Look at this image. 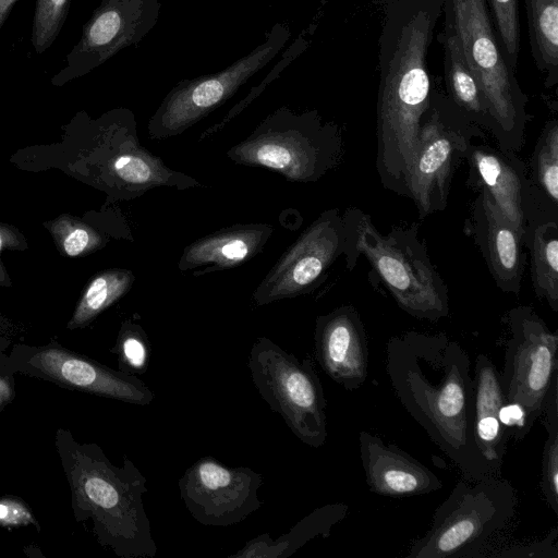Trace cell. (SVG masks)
Instances as JSON below:
<instances>
[{"label": "cell", "mask_w": 558, "mask_h": 558, "mask_svg": "<svg viewBox=\"0 0 558 558\" xmlns=\"http://www.w3.org/2000/svg\"><path fill=\"white\" fill-rule=\"evenodd\" d=\"M386 371L399 402L463 477L492 476L474 439V383L466 351L445 332L391 337Z\"/></svg>", "instance_id": "1"}, {"label": "cell", "mask_w": 558, "mask_h": 558, "mask_svg": "<svg viewBox=\"0 0 558 558\" xmlns=\"http://www.w3.org/2000/svg\"><path fill=\"white\" fill-rule=\"evenodd\" d=\"M446 0H389L379 37L378 175L405 178L414 160L432 84L427 53Z\"/></svg>", "instance_id": "2"}, {"label": "cell", "mask_w": 558, "mask_h": 558, "mask_svg": "<svg viewBox=\"0 0 558 558\" xmlns=\"http://www.w3.org/2000/svg\"><path fill=\"white\" fill-rule=\"evenodd\" d=\"M54 446L71 493L77 523L92 521L96 541L120 558H153L157 546L144 506L146 477L126 456L117 466L104 450L77 441L59 427Z\"/></svg>", "instance_id": "3"}, {"label": "cell", "mask_w": 558, "mask_h": 558, "mask_svg": "<svg viewBox=\"0 0 558 558\" xmlns=\"http://www.w3.org/2000/svg\"><path fill=\"white\" fill-rule=\"evenodd\" d=\"M344 215L350 230L344 257L350 270L363 254L402 311L429 322L448 316V289L420 238L417 223L384 234L361 209L351 207Z\"/></svg>", "instance_id": "4"}, {"label": "cell", "mask_w": 558, "mask_h": 558, "mask_svg": "<svg viewBox=\"0 0 558 558\" xmlns=\"http://www.w3.org/2000/svg\"><path fill=\"white\" fill-rule=\"evenodd\" d=\"M340 128L317 110L294 112L282 106L243 141L227 150L238 165L264 167L292 182H316L342 159Z\"/></svg>", "instance_id": "5"}, {"label": "cell", "mask_w": 558, "mask_h": 558, "mask_svg": "<svg viewBox=\"0 0 558 558\" xmlns=\"http://www.w3.org/2000/svg\"><path fill=\"white\" fill-rule=\"evenodd\" d=\"M518 498L509 481L460 480L433 515L430 527L411 545L408 558H478L512 522Z\"/></svg>", "instance_id": "6"}, {"label": "cell", "mask_w": 558, "mask_h": 558, "mask_svg": "<svg viewBox=\"0 0 558 558\" xmlns=\"http://www.w3.org/2000/svg\"><path fill=\"white\" fill-rule=\"evenodd\" d=\"M442 12L483 90L496 125L497 146L517 154L525 143L527 97L500 50L486 0H446Z\"/></svg>", "instance_id": "7"}, {"label": "cell", "mask_w": 558, "mask_h": 558, "mask_svg": "<svg viewBox=\"0 0 558 558\" xmlns=\"http://www.w3.org/2000/svg\"><path fill=\"white\" fill-rule=\"evenodd\" d=\"M485 135L447 95L432 87L405 181V196L415 204L420 219L447 207L453 175L470 144Z\"/></svg>", "instance_id": "8"}, {"label": "cell", "mask_w": 558, "mask_h": 558, "mask_svg": "<svg viewBox=\"0 0 558 558\" xmlns=\"http://www.w3.org/2000/svg\"><path fill=\"white\" fill-rule=\"evenodd\" d=\"M252 381L272 412L281 415L294 436L319 448L327 439L326 399L314 361H300L271 339L258 337L250 351Z\"/></svg>", "instance_id": "9"}, {"label": "cell", "mask_w": 558, "mask_h": 558, "mask_svg": "<svg viewBox=\"0 0 558 558\" xmlns=\"http://www.w3.org/2000/svg\"><path fill=\"white\" fill-rule=\"evenodd\" d=\"M291 36L289 26L276 23L264 43L229 66L207 75L185 78L173 86L148 121V136L165 140L182 134L231 98L268 64Z\"/></svg>", "instance_id": "10"}, {"label": "cell", "mask_w": 558, "mask_h": 558, "mask_svg": "<svg viewBox=\"0 0 558 558\" xmlns=\"http://www.w3.org/2000/svg\"><path fill=\"white\" fill-rule=\"evenodd\" d=\"M505 320L510 338L500 372L502 389L508 402L524 410L532 428L558 381V333L527 305L509 310Z\"/></svg>", "instance_id": "11"}, {"label": "cell", "mask_w": 558, "mask_h": 558, "mask_svg": "<svg viewBox=\"0 0 558 558\" xmlns=\"http://www.w3.org/2000/svg\"><path fill=\"white\" fill-rule=\"evenodd\" d=\"M350 242L344 213H322L283 252L253 293L256 305H267L315 290L329 268L345 255Z\"/></svg>", "instance_id": "12"}, {"label": "cell", "mask_w": 558, "mask_h": 558, "mask_svg": "<svg viewBox=\"0 0 558 558\" xmlns=\"http://www.w3.org/2000/svg\"><path fill=\"white\" fill-rule=\"evenodd\" d=\"M8 364L16 374L58 386L137 405H148L155 393L137 376L110 368L57 342L15 345Z\"/></svg>", "instance_id": "13"}, {"label": "cell", "mask_w": 558, "mask_h": 558, "mask_svg": "<svg viewBox=\"0 0 558 558\" xmlns=\"http://www.w3.org/2000/svg\"><path fill=\"white\" fill-rule=\"evenodd\" d=\"M263 476L246 466L231 468L203 457L185 470L179 492L191 515L206 526H228L244 521L263 502Z\"/></svg>", "instance_id": "14"}, {"label": "cell", "mask_w": 558, "mask_h": 558, "mask_svg": "<svg viewBox=\"0 0 558 558\" xmlns=\"http://www.w3.org/2000/svg\"><path fill=\"white\" fill-rule=\"evenodd\" d=\"M464 160L469 167L468 185L485 191L523 240L531 225L549 220L536 203L527 165L515 153L472 142Z\"/></svg>", "instance_id": "15"}, {"label": "cell", "mask_w": 558, "mask_h": 558, "mask_svg": "<svg viewBox=\"0 0 558 558\" xmlns=\"http://www.w3.org/2000/svg\"><path fill=\"white\" fill-rule=\"evenodd\" d=\"M160 11L159 0H101L74 48L76 68L88 72L120 50L138 45L155 27Z\"/></svg>", "instance_id": "16"}, {"label": "cell", "mask_w": 558, "mask_h": 558, "mask_svg": "<svg viewBox=\"0 0 558 558\" xmlns=\"http://www.w3.org/2000/svg\"><path fill=\"white\" fill-rule=\"evenodd\" d=\"M463 231L478 247L496 286L518 295L525 268L523 239L485 191H477Z\"/></svg>", "instance_id": "17"}, {"label": "cell", "mask_w": 558, "mask_h": 558, "mask_svg": "<svg viewBox=\"0 0 558 558\" xmlns=\"http://www.w3.org/2000/svg\"><path fill=\"white\" fill-rule=\"evenodd\" d=\"M314 347L318 364L335 383L352 391L366 381L367 336L354 306L343 305L317 316Z\"/></svg>", "instance_id": "18"}, {"label": "cell", "mask_w": 558, "mask_h": 558, "mask_svg": "<svg viewBox=\"0 0 558 558\" xmlns=\"http://www.w3.org/2000/svg\"><path fill=\"white\" fill-rule=\"evenodd\" d=\"M359 447L368 489L386 497L429 494L442 487L440 478L422 462L367 430L359 433Z\"/></svg>", "instance_id": "19"}, {"label": "cell", "mask_w": 558, "mask_h": 558, "mask_svg": "<svg viewBox=\"0 0 558 558\" xmlns=\"http://www.w3.org/2000/svg\"><path fill=\"white\" fill-rule=\"evenodd\" d=\"M272 232L268 223H236L217 230L185 246L178 268H202L194 276L234 268L260 253Z\"/></svg>", "instance_id": "20"}, {"label": "cell", "mask_w": 558, "mask_h": 558, "mask_svg": "<svg viewBox=\"0 0 558 558\" xmlns=\"http://www.w3.org/2000/svg\"><path fill=\"white\" fill-rule=\"evenodd\" d=\"M473 383L474 439L490 475L499 476L509 439L500 421L507 399L500 372L485 354L476 356Z\"/></svg>", "instance_id": "21"}, {"label": "cell", "mask_w": 558, "mask_h": 558, "mask_svg": "<svg viewBox=\"0 0 558 558\" xmlns=\"http://www.w3.org/2000/svg\"><path fill=\"white\" fill-rule=\"evenodd\" d=\"M442 46L446 95L474 124L494 137L496 125L487 101L466 63L460 38L447 19L444 23Z\"/></svg>", "instance_id": "22"}, {"label": "cell", "mask_w": 558, "mask_h": 558, "mask_svg": "<svg viewBox=\"0 0 558 558\" xmlns=\"http://www.w3.org/2000/svg\"><path fill=\"white\" fill-rule=\"evenodd\" d=\"M349 511L344 502L328 504L314 509L292 529L272 539L264 533L245 543L232 554V558H286L300 549L314 537H328L333 525L342 521Z\"/></svg>", "instance_id": "23"}, {"label": "cell", "mask_w": 558, "mask_h": 558, "mask_svg": "<svg viewBox=\"0 0 558 558\" xmlns=\"http://www.w3.org/2000/svg\"><path fill=\"white\" fill-rule=\"evenodd\" d=\"M530 251L531 279L538 299L558 311V221H537L524 236Z\"/></svg>", "instance_id": "24"}, {"label": "cell", "mask_w": 558, "mask_h": 558, "mask_svg": "<svg viewBox=\"0 0 558 558\" xmlns=\"http://www.w3.org/2000/svg\"><path fill=\"white\" fill-rule=\"evenodd\" d=\"M529 179L542 214L558 221V120H548L527 165Z\"/></svg>", "instance_id": "25"}, {"label": "cell", "mask_w": 558, "mask_h": 558, "mask_svg": "<svg viewBox=\"0 0 558 558\" xmlns=\"http://www.w3.org/2000/svg\"><path fill=\"white\" fill-rule=\"evenodd\" d=\"M529 40L534 63L545 75L544 85L558 83V0H524Z\"/></svg>", "instance_id": "26"}, {"label": "cell", "mask_w": 558, "mask_h": 558, "mask_svg": "<svg viewBox=\"0 0 558 558\" xmlns=\"http://www.w3.org/2000/svg\"><path fill=\"white\" fill-rule=\"evenodd\" d=\"M135 280L129 269H108L97 274L86 287L75 311L68 323V329L85 327L101 312L129 292Z\"/></svg>", "instance_id": "27"}, {"label": "cell", "mask_w": 558, "mask_h": 558, "mask_svg": "<svg viewBox=\"0 0 558 558\" xmlns=\"http://www.w3.org/2000/svg\"><path fill=\"white\" fill-rule=\"evenodd\" d=\"M544 413L547 437L542 454L539 486L546 504L558 515V381L553 385Z\"/></svg>", "instance_id": "28"}, {"label": "cell", "mask_w": 558, "mask_h": 558, "mask_svg": "<svg viewBox=\"0 0 558 558\" xmlns=\"http://www.w3.org/2000/svg\"><path fill=\"white\" fill-rule=\"evenodd\" d=\"M110 352L117 355L119 371L134 376L146 373L150 344L141 325L132 320L123 322Z\"/></svg>", "instance_id": "29"}, {"label": "cell", "mask_w": 558, "mask_h": 558, "mask_svg": "<svg viewBox=\"0 0 558 558\" xmlns=\"http://www.w3.org/2000/svg\"><path fill=\"white\" fill-rule=\"evenodd\" d=\"M518 0H486L500 50L515 72L520 52Z\"/></svg>", "instance_id": "30"}, {"label": "cell", "mask_w": 558, "mask_h": 558, "mask_svg": "<svg viewBox=\"0 0 558 558\" xmlns=\"http://www.w3.org/2000/svg\"><path fill=\"white\" fill-rule=\"evenodd\" d=\"M51 233L62 252L70 257L90 253L104 243L97 230L70 216H61L52 221Z\"/></svg>", "instance_id": "31"}, {"label": "cell", "mask_w": 558, "mask_h": 558, "mask_svg": "<svg viewBox=\"0 0 558 558\" xmlns=\"http://www.w3.org/2000/svg\"><path fill=\"white\" fill-rule=\"evenodd\" d=\"M305 31L293 41V44L284 51L282 58L277 62L275 68L269 72L267 77L256 87L252 88L251 92L240 102L234 105L231 110L223 117V119L215 125L204 131L198 142L214 135L226 124H228L234 117L242 112L275 78L279 77L280 73L308 46V40L304 35Z\"/></svg>", "instance_id": "32"}, {"label": "cell", "mask_w": 558, "mask_h": 558, "mask_svg": "<svg viewBox=\"0 0 558 558\" xmlns=\"http://www.w3.org/2000/svg\"><path fill=\"white\" fill-rule=\"evenodd\" d=\"M69 0H37L33 25V45L45 51L54 40L63 23Z\"/></svg>", "instance_id": "33"}, {"label": "cell", "mask_w": 558, "mask_h": 558, "mask_svg": "<svg viewBox=\"0 0 558 558\" xmlns=\"http://www.w3.org/2000/svg\"><path fill=\"white\" fill-rule=\"evenodd\" d=\"M490 556L498 558H557L558 527H553L548 531L547 535L538 542L514 545L492 554Z\"/></svg>", "instance_id": "34"}, {"label": "cell", "mask_w": 558, "mask_h": 558, "mask_svg": "<svg viewBox=\"0 0 558 558\" xmlns=\"http://www.w3.org/2000/svg\"><path fill=\"white\" fill-rule=\"evenodd\" d=\"M0 524L7 526L34 524L39 530L27 505L12 496L0 498Z\"/></svg>", "instance_id": "35"}, {"label": "cell", "mask_w": 558, "mask_h": 558, "mask_svg": "<svg viewBox=\"0 0 558 558\" xmlns=\"http://www.w3.org/2000/svg\"><path fill=\"white\" fill-rule=\"evenodd\" d=\"M14 375L8 359L0 362V412L12 401L14 392Z\"/></svg>", "instance_id": "36"}, {"label": "cell", "mask_w": 558, "mask_h": 558, "mask_svg": "<svg viewBox=\"0 0 558 558\" xmlns=\"http://www.w3.org/2000/svg\"><path fill=\"white\" fill-rule=\"evenodd\" d=\"M21 241L22 239L20 238V234L16 233L14 229L0 223V254L3 251V248L19 247ZM10 284V279L8 278L3 265L0 260V286Z\"/></svg>", "instance_id": "37"}, {"label": "cell", "mask_w": 558, "mask_h": 558, "mask_svg": "<svg viewBox=\"0 0 558 558\" xmlns=\"http://www.w3.org/2000/svg\"><path fill=\"white\" fill-rule=\"evenodd\" d=\"M16 0H0V28Z\"/></svg>", "instance_id": "38"}, {"label": "cell", "mask_w": 558, "mask_h": 558, "mask_svg": "<svg viewBox=\"0 0 558 558\" xmlns=\"http://www.w3.org/2000/svg\"><path fill=\"white\" fill-rule=\"evenodd\" d=\"M8 359V354L3 353V351L0 350V362L5 361Z\"/></svg>", "instance_id": "39"}]
</instances>
